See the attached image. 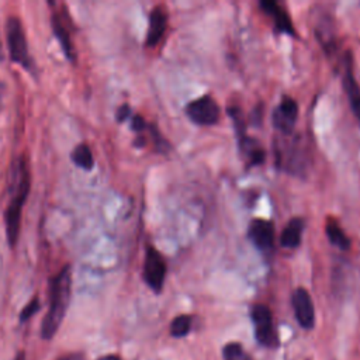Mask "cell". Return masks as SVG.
I'll return each mask as SVG.
<instances>
[{
    "label": "cell",
    "mask_w": 360,
    "mask_h": 360,
    "mask_svg": "<svg viewBox=\"0 0 360 360\" xmlns=\"http://www.w3.org/2000/svg\"><path fill=\"white\" fill-rule=\"evenodd\" d=\"M167 27V13L163 6H156L149 14V25L146 34V45L155 46L165 35Z\"/></svg>",
    "instance_id": "obj_13"
},
{
    "label": "cell",
    "mask_w": 360,
    "mask_h": 360,
    "mask_svg": "<svg viewBox=\"0 0 360 360\" xmlns=\"http://www.w3.org/2000/svg\"><path fill=\"white\" fill-rule=\"evenodd\" d=\"M304 231V219L302 218H291L287 225L284 226L281 236H280V243L284 248L288 249H295L301 243V236Z\"/></svg>",
    "instance_id": "obj_14"
},
{
    "label": "cell",
    "mask_w": 360,
    "mask_h": 360,
    "mask_svg": "<svg viewBox=\"0 0 360 360\" xmlns=\"http://www.w3.org/2000/svg\"><path fill=\"white\" fill-rule=\"evenodd\" d=\"M38 309H39V301H38V298L35 297L34 300H31V301L22 308V311H21V314H20V319H21V321H28Z\"/></svg>",
    "instance_id": "obj_22"
},
{
    "label": "cell",
    "mask_w": 360,
    "mask_h": 360,
    "mask_svg": "<svg viewBox=\"0 0 360 360\" xmlns=\"http://www.w3.org/2000/svg\"><path fill=\"white\" fill-rule=\"evenodd\" d=\"M250 318L253 322L256 340L264 347L274 349L278 345V338L270 308L264 304H255L250 308Z\"/></svg>",
    "instance_id": "obj_3"
},
{
    "label": "cell",
    "mask_w": 360,
    "mask_h": 360,
    "mask_svg": "<svg viewBox=\"0 0 360 360\" xmlns=\"http://www.w3.org/2000/svg\"><path fill=\"white\" fill-rule=\"evenodd\" d=\"M260 8L263 10V13H266L273 20L277 32L288 34L292 37L295 35V30L292 27L290 15L278 3L263 0V1H260Z\"/></svg>",
    "instance_id": "obj_12"
},
{
    "label": "cell",
    "mask_w": 360,
    "mask_h": 360,
    "mask_svg": "<svg viewBox=\"0 0 360 360\" xmlns=\"http://www.w3.org/2000/svg\"><path fill=\"white\" fill-rule=\"evenodd\" d=\"M325 232H326V236H328L329 242L332 245H335L336 248H339L342 250H347L350 248V239L346 236V233L339 226L336 219H333V218L328 219L326 226H325Z\"/></svg>",
    "instance_id": "obj_17"
},
{
    "label": "cell",
    "mask_w": 360,
    "mask_h": 360,
    "mask_svg": "<svg viewBox=\"0 0 360 360\" xmlns=\"http://www.w3.org/2000/svg\"><path fill=\"white\" fill-rule=\"evenodd\" d=\"M52 28H53L55 37L58 38V41H59V44H60L66 58L73 60L75 59L73 44H72V39H70V35H69V31H68L66 25L62 22V20H60V17L58 14L52 15Z\"/></svg>",
    "instance_id": "obj_16"
},
{
    "label": "cell",
    "mask_w": 360,
    "mask_h": 360,
    "mask_svg": "<svg viewBox=\"0 0 360 360\" xmlns=\"http://www.w3.org/2000/svg\"><path fill=\"white\" fill-rule=\"evenodd\" d=\"M14 187H13V198L8 202L6 210L4 221H6V233L8 245L13 248L17 243L20 235V224H21V210L27 200L30 191V172L25 159H20L15 167V174L13 176Z\"/></svg>",
    "instance_id": "obj_2"
},
{
    "label": "cell",
    "mask_w": 360,
    "mask_h": 360,
    "mask_svg": "<svg viewBox=\"0 0 360 360\" xmlns=\"http://www.w3.org/2000/svg\"><path fill=\"white\" fill-rule=\"evenodd\" d=\"M343 69H345L343 80H342L343 82V87L346 90L350 108H352L354 117L357 118V121L360 124V87H359V83H357V80L354 77L353 58H352L350 52H347V55L345 58Z\"/></svg>",
    "instance_id": "obj_10"
},
{
    "label": "cell",
    "mask_w": 360,
    "mask_h": 360,
    "mask_svg": "<svg viewBox=\"0 0 360 360\" xmlns=\"http://www.w3.org/2000/svg\"><path fill=\"white\" fill-rule=\"evenodd\" d=\"M129 115H131V108H129L128 104H122V105L117 110V121H120V122L125 121Z\"/></svg>",
    "instance_id": "obj_24"
},
{
    "label": "cell",
    "mask_w": 360,
    "mask_h": 360,
    "mask_svg": "<svg viewBox=\"0 0 360 360\" xmlns=\"http://www.w3.org/2000/svg\"><path fill=\"white\" fill-rule=\"evenodd\" d=\"M143 280L150 290L155 292H160L163 288L165 277H166V262L159 250L153 246H148L143 260Z\"/></svg>",
    "instance_id": "obj_6"
},
{
    "label": "cell",
    "mask_w": 360,
    "mask_h": 360,
    "mask_svg": "<svg viewBox=\"0 0 360 360\" xmlns=\"http://www.w3.org/2000/svg\"><path fill=\"white\" fill-rule=\"evenodd\" d=\"M277 166L298 174L305 167V152L300 146L298 139L285 141L284 143H277L274 146Z\"/></svg>",
    "instance_id": "obj_7"
},
{
    "label": "cell",
    "mask_w": 360,
    "mask_h": 360,
    "mask_svg": "<svg viewBox=\"0 0 360 360\" xmlns=\"http://www.w3.org/2000/svg\"><path fill=\"white\" fill-rule=\"evenodd\" d=\"M291 304L300 326L304 329H311L315 323V309L309 292L302 287L295 288L291 297Z\"/></svg>",
    "instance_id": "obj_9"
},
{
    "label": "cell",
    "mask_w": 360,
    "mask_h": 360,
    "mask_svg": "<svg viewBox=\"0 0 360 360\" xmlns=\"http://www.w3.org/2000/svg\"><path fill=\"white\" fill-rule=\"evenodd\" d=\"M6 38L8 45L10 59L24 68L30 66L28 46L21 21L17 17H8L6 22Z\"/></svg>",
    "instance_id": "obj_4"
},
{
    "label": "cell",
    "mask_w": 360,
    "mask_h": 360,
    "mask_svg": "<svg viewBox=\"0 0 360 360\" xmlns=\"http://www.w3.org/2000/svg\"><path fill=\"white\" fill-rule=\"evenodd\" d=\"M248 236L260 250H269L274 243V226L270 221L255 218L248 228Z\"/></svg>",
    "instance_id": "obj_11"
},
{
    "label": "cell",
    "mask_w": 360,
    "mask_h": 360,
    "mask_svg": "<svg viewBox=\"0 0 360 360\" xmlns=\"http://www.w3.org/2000/svg\"><path fill=\"white\" fill-rule=\"evenodd\" d=\"M228 114L235 125V131L238 134V138H242L246 135V125L243 121V114L242 110L238 105H231L228 107Z\"/></svg>",
    "instance_id": "obj_21"
},
{
    "label": "cell",
    "mask_w": 360,
    "mask_h": 360,
    "mask_svg": "<svg viewBox=\"0 0 360 360\" xmlns=\"http://www.w3.org/2000/svg\"><path fill=\"white\" fill-rule=\"evenodd\" d=\"M14 360H25V357H24V354L22 353H18L17 356H15V359Z\"/></svg>",
    "instance_id": "obj_27"
},
{
    "label": "cell",
    "mask_w": 360,
    "mask_h": 360,
    "mask_svg": "<svg viewBox=\"0 0 360 360\" xmlns=\"http://www.w3.org/2000/svg\"><path fill=\"white\" fill-rule=\"evenodd\" d=\"M131 128H132L135 132L141 134L143 129L148 128V124H146V121L143 120L142 115H134V117H132V121H131Z\"/></svg>",
    "instance_id": "obj_23"
},
{
    "label": "cell",
    "mask_w": 360,
    "mask_h": 360,
    "mask_svg": "<svg viewBox=\"0 0 360 360\" xmlns=\"http://www.w3.org/2000/svg\"><path fill=\"white\" fill-rule=\"evenodd\" d=\"M184 112L197 125H214L219 120V105L208 94L190 101L184 107Z\"/></svg>",
    "instance_id": "obj_5"
},
{
    "label": "cell",
    "mask_w": 360,
    "mask_h": 360,
    "mask_svg": "<svg viewBox=\"0 0 360 360\" xmlns=\"http://www.w3.org/2000/svg\"><path fill=\"white\" fill-rule=\"evenodd\" d=\"M298 118V104L290 96H284L273 111V125L281 135H291Z\"/></svg>",
    "instance_id": "obj_8"
},
{
    "label": "cell",
    "mask_w": 360,
    "mask_h": 360,
    "mask_svg": "<svg viewBox=\"0 0 360 360\" xmlns=\"http://www.w3.org/2000/svg\"><path fill=\"white\" fill-rule=\"evenodd\" d=\"M97 360H121V359H120V356H117V354H105V356H103V357H98Z\"/></svg>",
    "instance_id": "obj_26"
},
{
    "label": "cell",
    "mask_w": 360,
    "mask_h": 360,
    "mask_svg": "<svg viewBox=\"0 0 360 360\" xmlns=\"http://www.w3.org/2000/svg\"><path fill=\"white\" fill-rule=\"evenodd\" d=\"M58 360H84V354L80 352H75V353H68L62 357H59Z\"/></svg>",
    "instance_id": "obj_25"
},
{
    "label": "cell",
    "mask_w": 360,
    "mask_h": 360,
    "mask_svg": "<svg viewBox=\"0 0 360 360\" xmlns=\"http://www.w3.org/2000/svg\"><path fill=\"white\" fill-rule=\"evenodd\" d=\"M239 148L240 152L243 153V156L246 159H249V163L256 166L263 163L264 160V149L262 148V145L255 139L248 136V134L242 138H239Z\"/></svg>",
    "instance_id": "obj_15"
},
{
    "label": "cell",
    "mask_w": 360,
    "mask_h": 360,
    "mask_svg": "<svg viewBox=\"0 0 360 360\" xmlns=\"http://www.w3.org/2000/svg\"><path fill=\"white\" fill-rule=\"evenodd\" d=\"M72 287L70 267L65 266L51 281L49 285V307L42 321L41 335L44 339H51L59 329L66 308L69 305Z\"/></svg>",
    "instance_id": "obj_1"
},
{
    "label": "cell",
    "mask_w": 360,
    "mask_h": 360,
    "mask_svg": "<svg viewBox=\"0 0 360 360\" xmlns=\"http://www.w3.org/2000/svg\"><path fill=\"white\" fill-rule=\"evenodd\" d=\"M72 160L76 166L84 169V170H90L94 165V159H93V153L90 150V148L86 143H80L77 145L73 152H72Z\"/></svg>",
    "instance_id": "obj_18"
},
{
    "label": "cell",
    "mask_w": 360,
    "mask_h": 360,
    "mask_svg": "<svg viewBox=\"0 0 360 360\" xmlns=\"http://www.w3.org/2000/svg\"><path fill=\"white\" fill-rule=\"evenodd\" d=\"M222 352H224V360H252V357L236 342H231L225 345Z\"/></svg>",
    "instance_id": "obj_20"
},
{
    "label": "cell",
    "mask_w": 360,
    "mask_h": 360,
    "mask_svg": "<svg viewBox=\"0 0 360 360\" xmlns=\"http://www.w3.org/2000/svg\"><path fill=\"white\" fill-rule=\"evenodd\" d=\"M191 329V316L190 315H179L170 323V333L174 338L186 336Z\"/></svg>",
    "instance_id": "obj_19"
}]
</instances>
